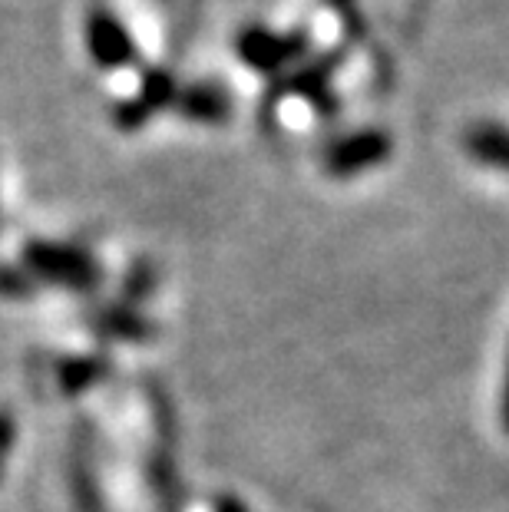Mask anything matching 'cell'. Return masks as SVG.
Masks as SVG:
<instances>
[{
    "label": "cell",
    "instance_id": "obj_1",
    "mask_svg": "<svg viewBox=\"0 0 509 512\" xmlns=\"http://www.w3.org/2000/svg\"><path fill=\"white\" fill-rule=\"evenodd\" d=\"M24 265L34 271L37 278L50 281V285L70 288V291H93L100 281V271L90 261V255L77 252L67 245H50V242H30L24 248Z\"/></svg>",
    "mask_w": 509,
    "mask_h": 512
},
{
    "label": "cell",
    "instance_id": "obj_2",
    "mask_svg": "<svg viewBox=\"0 0 509 512\" xmlns=\"http://www.w3.org/2000/svg\"><path fill=\"white\" fill-rule=\"evenodd\" d=\"M90 50L103 67H116V63H123L129 57L123 27L116 24V17L103 14V10H96L90 17Z\"/></svg>",
    "mask_w": 509,
    "mask_h": 512
},
{
    "label": "cell",
    "instance_id": "obj_3",
    "mask_svg": "<svg viewBox=\"0 0 509 512\" xmlns=\"http://www.w3.org/2000/svg\"><path fill=\"white\" fill-rule=\"evenodd\" d=\"M106 374H110V361L100 354L67 357V361H60V367H57V384L63 387L67 397H77L83 390H90L93 384H100Z\"/></svg>",
    "mask_w": 509,
    "mask_h": 512
},
{
    "label": "cell",
    "instance_id": "obj_4",
    "mask_svg": "<svg viewBox=\"0 0 509 512\" xmlns=\"http://www.w3.org/2000/svg\"><path fill=\"white\" fill-rule=\"evenodd\" d=\"M96 331L106 337H116V341H149V337H153V324L139 318L136 311L113 308L96 318Z\"/></svg>",
    "mask_w": 509,
    "mask_h": 512
},
{
    "label": "cell",
    "instance_id": "obj_5",
    "mask_svg": "<svg viewBox=\"0 0 509 512\" xmlns=\"http://www.w3.org/2000/svg\"><path fill=\"white\" fill-rule=\"evenodd\" d=\"M470 152L480 162H486V166H496V169L509 172V133L506 129H493V126L473 129Z\"/></svg>",
    "mask_w": 509,
    "mask_h": 512
},
{
    "label": "cell",
    "instance_id": "obj_6",
    "mask_svg": "<svg viewBox=\"0 0 509 512\" xmlns=\"http://www.w3.org/2000/svg\"><path fill=\"white\" fill-rule=\"evenodd\" d=\"M384 152H387L384 139L364 136V139H357V143H348V146H341L338 152H334V156H331V169L344 176V172H354V169H361V166H371V162H377V159H384Z\"/></svg>",
    "mask_w": 509,
    "mask_h": 512
},
{
    "label": "cell",
    "instance_id": "obj_7",
    "mask_svg": "<svg viewBox=\"0 0 509 512\" xmlns=\"http://www.w3.org/2000/svg\"><path fill=\"white\" fill-rule=\"evenodd\" d=\"M34 291V278L14 265H0V294L4 298H27Z\"/></svg>",
    "mask_w": 509,
    "mask_h": 512
},
{
    "label": "cell",
    "instance_id": "obj_8",
    "mask_svg": "<svg viewBox=\"0 0 509 512\" xmlns=\"http://www.w3.org/2000/svg\"><path fill=\"white\" fill-rule=\"evenodd\" d=\"M149 291H153V275H149V268L143 265V268H136L133 275H129L126 294H129L133 301H139V298H146Z\"/></svg>",
    "mask_w": 509,
    "mask_h": 512
},
{
    "label": "cell",
    "instance_id": "obj_9",
    "mask_svg": "<svg viewBox=\"0 0 509 512\" xmlns=\"http://www.w3.org/2000/svg\"><path fill=\"white\" fill-rule=\"evenodd\" d=\"M10 446H14V420H10L7 410H0V476H4V463L10 456Z\"/></svg>",
    "mask_w": 509,
    "mask_h": 512
},
{
    "label": "cell",
    "instance_id": "obj_10",
    "mask_svg": "<svg viewBox=\"0 0 509 512\" xmlns=\"http://www.w3.org/2000/svg\"><path fill=\"white\" fill-rule=\"evenodd\" d=\"M215 512H245V506L232 496H222L219 503H215Z\"/></svg>",
    "mask_w": 509,
    "mask_h": 512
},
{
    "label": "cell",
    "instance_id": "obj_11",
    "mask_svg": "<svg viewBox=\"0 0 509 512\" xmlns=\"http://www.w3.org/2000/svg\"><path fill=\"white\" fill-rule=\"evenodd\" d=\"M503 427L509 430V364H506V387H503Z\"/></svg>",
    "mask_w": 509,
    "mask_h": 512
}]
</instances>
